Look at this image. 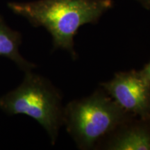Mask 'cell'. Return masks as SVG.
Returning a JSON list of instances; mask_svg holds the SVG:
<instances>
[{"label":"cell","mask_w":150,"mask_h":150,"mask_svg":"<svg viewBox=\"0 0 150 150\" xmlns=\"http://www.w3.org/2000/svg\"><path fill=\"white\" fill-rule=\"evenodd\" d=\"M11 10L35 27H43L52 37L54 50L68 52L76 58L74 38L81 26L95 24L113 6L112 0H38L10 3Z\"/></svg>","instance_id":"cell-1"},{"label":"cell","mask_w":150,"mask_h":150,"mask_svg":"<svg viewBox=\"0 0 150 150\" xmlns=\"http://www.w3.org/2000/svg\"><path fill=\"white\" fill-rule=\"evenodd\" d=\"M134 117L102 88L69 102L64 107L63 125L79 149H92Z\"/></svg>","instance_id":"cell-2"},{"label":"cell","mask_w":150,"mask_h":150,"mask_svg":"<svg viewBox=\"0 0 150 150\" xmlns=\"http://www.w3.org/2000/svg\"><path fill=\"white\" fill-rule=\"evenodd\" d=\"M64 107L59 90L32 70L24 72L18 87L0 97V109L10 115L22 114L33 118L47 131L52 145L63 125Z\"/></svg>","instance_id":"cell-3"},{"label":"cell","mask_w":150,"mask_h":150,"mask_svg":"<svg viewBox=\"0 0 150 150\" xmlns=\"http://www.w3.org/2000/svg\"><path fill=\"white\" fill-rule=\"evenodd\" d=\"M101 86L130 115L141 118L150 117V83L140 70L117 72L112 79Z\"/></svg>","instance_id":"cell-4"},{"label":"cell","mask_w":150,"mask_h":150,"mask_svg":"<svg viewBox=\"0 0 150 150\" xmlns=\"http://www.w3.org/2000/svg\"><path fill=\"white\" fill-rule=\"evenodd\" d=\"M105 149L150 150V117H134L102 142Z\"/></svg>","instance_id":"cell-5"},{"label":"cell","mask_w":150,"mask_h":150,"mask_svg":"<svg viewBox=\"0 0 150 150\" xmlns=\"http://www.w3.org/2000/svg\"><path fill=\"white\" fill-rule=\"evenodd\" d=\"M21 43L20 33L8 28L0 19V56L14 62L24 72L32 70L36 66L20 54L19 49Z\"/></svg>","instance_id":"cell-6"},{"label":"cell","mask_w":150,"mask_h":150,"mask_svg":"<svg viewBox=\"0 0 150 150\" xmlns=\"http://www.w3.org/2000/svg\"><path fill=\"white\" fill-rule=\"evenodd\" d=\"M140 71L141 72V74L143 75L144 77L150 83V61L147 64H146L145 67Z\"/></svg>","instance_id":"cell-7"},{"label":"cell","mask_w":150,"mask_h":150,"mask_svg":"<svg viewBox=\"0 0 150 150\" xmlns=\"http://www.w3.org/2000/svg\"><path fill=\"white\" fill-rule=\"evenodd\" d=\"M139 2L144 8L150 10V0H136Z\"/></svg>","instance_id":"cell-8"}]
</instances>
